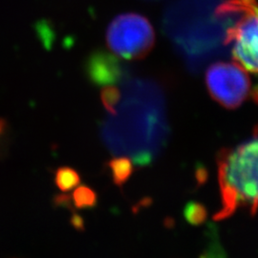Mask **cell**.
<instances>
[{
  "label": "cell",
  "instance_id": "cell-5",
  "mask_svg": "<svg viewBox=\"0 0 258 258\" xmlns=\"http://www.w3.org/2000/svg\"><path fill=\"white\" fill-rule=\"evenodd\" d=\"M106 42L111 51L120 58L138 60L151 52L155 33L146 17L136 13H124L109 23Z\"/></svg>",
  "mask_w": 258,
  "mask_h": 258
},
{
  "label": "cell",
  "instance_id": "cell-2",
  "mask_svg": "<svg viewBox=\"0 0 258 258\" xmlns=\"http://www.w3.org/2000/svg\"><path fill=\"white\" fill-rule=\"evenodd\" d=\"M221 0H173L167 6L163 26L177 54L192 71L225 55L226 23L216 15Z\"/></svg>",
  "mask_w": 258,
  "mask_h": 258
},
{
  "label": "cell",
  "instance_id": "cell-11",
  "mask_svg": "<svg viewBox=\"0 0 258 258\" xmlns=\"http://www.w3.org/2000/svg\"><path fill=\"white\" fill-rule=\"evenodd\" d=\"M3 127H4V124H3V121L0 120V134H1V132H2V130H3Z\"/></svg>",
  "mask_w": 258,
  "mask_h": 258
},
{
  "label": "cell",
  "instance_id": "cell-8",
  "mask_svg": "<svg viewBox=\"0 0 258 258\" xmlns=\"http://www.w3.org/2000/svg\"><path fill=\"white\" fill-rule=\"evenodd\" d=\"M55 182L56 186L61 191L67 192L79 186L81 183V176L74 168L61 166L55 171Z\"/></svg>",
  "mask_w": 258,
  "mask_h": 258
},
{
  "label": "cell",
  "instance_id": "cell-6",
  "mask_svg": "<svg viewBox=\"0 0 258 258\" xmlns=\"http://www.w3.org/2000/svg\"><path fill=\"white\" fill-rule=\"evenodd\" d=\"M205 81L213 101L226 109H236L249 99L258 103V86H252L245 69L237 63H212L206 71Z\"/></svg>",
  "mask_w": 258,
  "mask_h": 258
},
{
  "label": "cell",
  "instance_id": "cell-9",
  "mask_svg": "<svg viewBox=\"0 0 258 258\" xmlns=\"http://www.w3.org/2000/svg\"><path fill=\"white\" fill-rule=\"evenodd\" d=\"M72 200L77 209H92L98 203V196L91 187L81 185L75 188Z\"/></svg>",
  "mask_w": 258,
  "mask_h": 258
},
{
  "label": "cell",
  "instance_id": "cell-7",
  "mask_svg": "<svg viewBox=\"0 0 258 258\" xmlns=\"http://www.w3.org/2000/svg\"><path fill=\"white\" fill-rule=\"evenodd\" d=\"M112 180L118 186H122L128 181L133 172V164L127 157H116L108 163Z\"/></svg>",
  "mask_w": 258,
  "mask_h": 258
},
{
  "label": "cell",
  "instance_id": "cell-3",
  "mask_svg": "<svg viewBox=\"0 0 258 258\" xmlns=\"http://www.w3.org/2000/svg\"><path fill=\"white\" fill-rule=\"evenodd\" d=\"M217 166L222 208L213 219H227L240 208L249 209L253 215L258 210V127L253 138L221 149Z\"/></svg>",
  "mask_w": 258,
  "mask_h": 258
},
{
  "label": "cell",
  "instance_id": "cell-4",
  "mask_svg": "<svg viewBox=\"0 0 258 258\" xmlns=\"http://www.w3.org/2000/svg\"><path fill=\"white\" fill-rule=\"evenodd\" d=\"M217 14L228 22L225 42L232 58L258 75V0H221Z\"/></svg>",
  "mask_w": 258,
  "mask_h": 258
},
{
  "label": "cell",
  "instance_id": "cell-1",
  "mask_svg": "<svg viewBox=\"0 0 258 258\" xmlns=\"http://www.w3.org/2000/svg\"><path fill=\"white\" fill-rule=\"evenodd\" d=\"M102 102L109 117L103 136L114 146L159 145L166 136L165 94L159 83L131 76L128 71L115 83L102 86Z\"/></svg>",
  "mask_w": 258,
  "mask_h": 258
},
{
  "label": "cell",
  "instance_id": "cell-10",
  "mask_svg": "<svg viewBox=\"0 0 258 258\" xmlns=\"http://www.w3.org/2000/svg\"><path fill=\"white\" fill-rule=\"evenodd\" d=\"M184 217L190 225L200 226L207 220L208 211L203 204L191 201L184 207Z\"/></svg>",
  "mask_w": 258,
  "mask_h": 258
},
{
  "label": "cell",
  "instance_id": "cell-12",
  "mask_svg": "<svg viewBox=\"0 0 258 258\" xmlns=\"http://www.w3.org/2000/svg\"><path fill=\"white\" fill-rule=\"evenodd\" d=\"M205 258H214L212 257V255H209V254H207L206 256H205Z\"/></svg>",
  "mask_w": 258,
  "mask_h": 258
}]
</instances>
